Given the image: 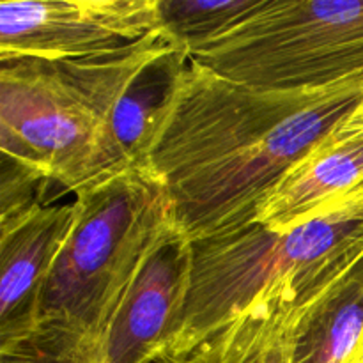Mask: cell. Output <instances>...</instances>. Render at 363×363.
<instances>
[{
	"label": "cell",
	"mask_w": 363,
	"mask_h": 363,
	"mask_svg": "<svg viewBox=\"0 0 363 363\" xmlns=\"http://www.w3.org/2000/svg\"><path fill=\"white\" fill-rule=\"evenodd\" d=\"M363 103V80L259 91L188 59L147 155L194 240L255 222L280 181Z\"/></svg>",
	"instance_id": "1"
},
{
	"label": "cell",
	"mask_w": 363,
	"mask_h": 363,
	"mask_svg": "<svg viewBox=\"0 0 363 363\" xmlns=\"http://www.w3.org/2000/svg\"><path fill=\"white\" fill-rule=\"evenodd\" d=\"M194 268L170 354H184L277 286L312 303L363 255V184L291 229L259 222L191 241Z\"/></svg>",
	"instance_id": "2"
},
{
	"label": "cell",
	"mask_w": 363,
	"mask_h": 363,
	"mask_svg": "<svg viewBox=\"0 0 363 363\" xmlns=\"http://www.w3.org/2000/svg\"><path fill=\"white\" fill-rule=\"evenodd\" d=\"M174 45L165 32L85 59L0 57L2 155L74 197L94 142L133 78Z\"/></svg>",
	"instance_id": "3"
},
{
	"label": "cell",
	"mask_w": 363,
	"mask_h": 363,
	"mask_svg": "<svg viewBox=\"0 0 363 363\" xmlns=\"http://www.w3.org/2000/svg\"><path fill=\"white\" fill-rule=\"evenodd\" d=\"M78 218L57 257L41 301V323H62L101 339L113 311L160 238L174 206L147 165L74 197Z\"/></svg>",
	"instance_id": "4"
},
{
	"label": "cell",
	"mask_w": 363,
	"mask_h": 363,
	"mask_svg": "<svg viewBox=\"0 0 363 363\" xmlns=\"http://www.w3.org/2000/svg\"><path fill=\"white\" fill-rule=\"evenodd\" d=\"M188 59L259 91H319L363 80V0H262Z\"/></svg>",
	"instance_id": "5"
},
{
	"label": "cell",
	"mask_w": 363,
	"mask_h": 363,
	"mask_svg": "<svg viewBox=\"0 0 363 363\" xmlns=\"http://www.w3.org/2000/svg\"><path fill=\"white\" fill-rule=\"evenodd\" d=\"M163 32L158 0H2L0 57L85 59Z\"/></svg>",
	"instance_id": "6"
},
{
	"label": "cell",
	"mask_w": 363,
	"mask_h": 363,
	"mask_svg": "<svg viewBox=\"0 0 363 363\" xmlns=\"http://www.w3.org/2000/svg\"><path fill=\"white\" fill-rule=\"evenodd\" d=\"M191 268V240L172 225L113 311L99 339L103 363H147L167 351L186 305Z\"/></svg>",
	"instance_id": "7"
},
{
	"label": "cell",
	"mask_w": 363,
	"mask_h": 363,
	"mask_svg": "<svg viewBox=\"0 0 363 363\" xmlns=\"http://www.w3.org/2000/svg\"><path fill=\"white\" fill-rule=\"evenodd\" d=\"M186 64L188 53L179 46H172L133 78L96 138L74 197L110 177L147 165L149 149Z\"/></svg>",
	"instance_id": "8"
},
{
	"label": "cell",
	"mask_w": 363,
	"mask_h": 363,
	"mask_svg": "<svg viewBox=\"0 0 363 363\" xmlns=\"http://www.w3.org/2000/svg\"><path fill=\"white\" fill-rule=\"evenodd\" d=\"M77 218V201L46 204L0 229V346L39 326L46 282Z\"/></svg>",
	"instance_id": "9"
},
{
	"label": "cell",
	"mask_w": 363,
	"mask_h": 363,
	"mask_svg": "<svg viewBox=\"0 0 363 363\" xmlns=\"http://www.w3.org/2000/svg\"><path fill=\"white\" fill-rule=\"evenodd\" d=\"M363 184V113L360 108L315 145L280 181L255 222L291 229L323 215Z\"/></svg>",
	"instance_id": "10"
},
{
	"label": "cell",
	"mask_w": 363,
	"mask_h": 363,
	"mask_svg": "<svg viewBox=\"0 0 363 363\" xmlns=\"http://www.w3.org/2000/svg\"><path fill=\"white\" fill-rule=\"evenodd\" d=\"M305 307L294 287H273L184 357L190 363H291V333Z\"/></svg>",
	"instance_id": "11"
},
{
	"label": "cell",
	"mask_w": 363,
	"mask_h": 363,
	"mask_svg": "<svg viewBox=\"0 0 363 363\" xmlns=\"http://www.w3.org/2000/svg\"><path fill=\"white\" fill-rule=\"evenodd\" d=\"M363 353V255L301 308L291 333V363H354Z\"/></svg>",
	"instance_id": "12"
},
{
	"label": "cell",
	"mask_w": 363,
	"mask_h": 363,
	"mask_svg": "<svg viewBox=\"0 0 363 363\" xmlns=\"http://www.w3.org/2000/svg\"><path fill=\"white\" fill-rule=\"evenodd\" d=\"M262 0H158L167 38L190 55L250 16Z\"/></svg>",
	"instance_id": "13"
},
{
	"label": "cell",
	"mask_w": 363,
	"mask_h": 363,
	"mask_svg": "<svg viewBox=\"0 0 363 363\" xmlns=\"http://www.w3.org/2000/svg\"><path fill=\"white\" fill-rule=\"evenodd\" d=\"M0 363H103V357L96 337L62 323H41L0 346Z\"/></svg>",
	"instance_id": "14"
},
{
	"label": "cell",
	"mask_w": 363,
	"mask_h": 363,
	"mask_svg": "<svg viewBox=\"0 0 363 363\" xmlns=\"http://www.w3.org/2000/svg\"><path fill=\"white\" fill-rule=\"evenodd\" d=\"M0 169V229L13 225L41 206L52 204L46 197L50 188L57 190V186L41 172L6 155H2Z\"/></svg>",
	"instance_id": "15"
},
{
	"label": "cell",
	"mask_w": 363,
	"mask_h": 363,
	"mask_svg": "<svg viewBox=\"0 0 363 363\" xmlns=\"http://www.w3.org/2000/svg\"><path fill=\"white\" fill-rule=\"evenodd\" d=\"M147 363H190L184 354H170V353H162L155 358V360Z\"/></svg>",
	"instance_id": "16"
},
{
	"label": "cell",
	"mask_w": 363,
	"mask_h": 363,
	"mask_svg": "<svg viewBox=\"0 0 363 363\" xmlns=\"http://www.w3.org/2000/svg\"><path fill=\"white\" fill-rule=\"evenodd\" d=\"M354 363H363V353L360 354V358H358V360H357V362H354Z\"/></svg>",
	"instance_id": "17"
},
{
	"label": "cell",
	"mask_w": 363,
	"mask_h": 363,
	"mask_svg": "<svg viewBox=\"0 0 363 363\" xmlns=\"http://www.w3.org/2000/svg\"><path fill=\"white\" fill-rule=\"evenodd\" d=\"M360 112L363 113V103H362V106H360Z\"/></svg>",
	"instance_id": "18"
}]
</instances>
